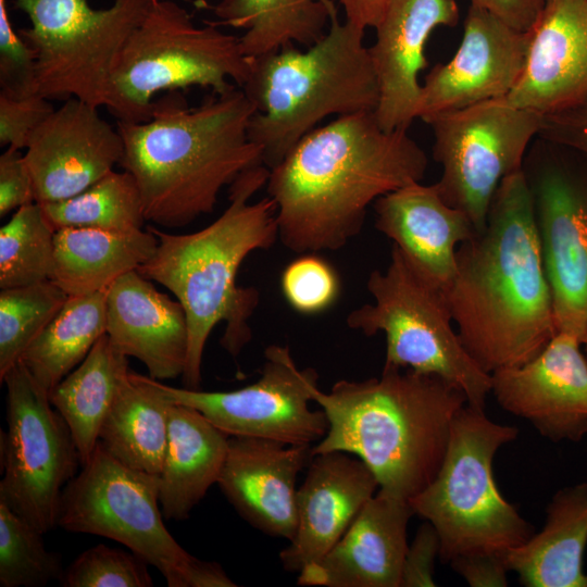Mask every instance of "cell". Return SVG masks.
<instances>
[{"mask_svg": "<svg viewBox=\"0 0 587 587\" xmlns=\"http://www.w3.org/2000/svg\"><path fill=\"white\" fill-rule=\"evenodd\" d=\"M158 242V237L148 228L135 232L58 229L51 280L68 296L108 290L118 277L146 263L154 254Z\"/></svg>", "mask_w": 587, "mask_h": 587, "instance_id": "obj_28", "label": "cell"}, {"mask_svg": "<svg viewBox=\"0 0 587 587\" xmlns=\"http://www.w3.org/2000/svg\"><path fill=\"white\" fill-rule=\"evenodd\" d=\"M8 430H1L0 500L46 534L58 525L62 492L80 458L49 392L20 362L2 378Z\"/></svg>", "mask_w": 587, "mask_h": 587, "instance_id": "obj_13", "label": "cell"}, {"mask_svg": "<svg viewBox=\"0 0 587 587\" xmlns=\"http://www.w3.org/2000/svg\"><path fill=\"white\" fill-rule=\"evenodd\" d=\"M0 92L15 98L35 95V57L14 29L7 0H0Z\"/></svg>", "mask_w": 587, "mask_h": 587, "instance_id": "obj_39", "label": "cell"}, {"mask_svg": "<svg viewBox=\"0 0 587 587\" xmlns=\"http://www.w3.org/2000/svg\"><path fill=\"white\" fill-rule=\"evenodd\" d=\"M412 515L409 501L378 489L332 549L298 573L297 584L400 587Z\"/></svg>", "mask_w": 587, "mask_h": 587, "instance_id": "obj_23", "label": "cell"}, {"mask_svg": "<svg viewBox=\"0 0 587 587\" xmlns=\"http://www.w3.org/2000/svg\"><path fill=\"white\" fill-rule=\"evenodd\" d=\"M491 394L552 442L587 435V357L577 335L557 332L528 362L491 373Z\"/></svg>", "mask_w": 587, "mask_h": 587, "instance_id": "obj_16", "label": "cell"}, {"mask_svg": "<svg viewBox=\"0 0 587 587\" xmlns=\"http://www.w3.org/2000/svg\"><path fill=\"white\" fill-rule=\"evenodd\" d=\"M471 5L482 9L510 27L527 33L541 14L547 0H470Z\"/></svg>", "mask_w": 587, "mask_h": 587, "instance_id": "obj_45", "label": "cell"}, {"mask_svg": "<svg viewBox=\"0 0 587 587\" xmlns=\"http://www.w3.org/2000/svg\"><path fill=\"white\" fill-rule=\"evenodd\" d=\"M254 108L234 86L190 108L180 90L154 100L151 117L117 121L124 153L120 166L135 179L147 222L184 227L211 213L224 186L263 164L248 134Z\"/></svg>", "mask_w": 587, "mask_h": 587, "instance_id": "obj_3", "label": "cell"}, {"mask_svg": "<svg viewBox=\"0 0 587 587\" xmlns=\"http://www.w3.org/2000/svg\"><path fill=\"white\" fill-rule=\"evenodd\" d=\"M249 71L239 37L213 22L196 26L184 7L155 0L118 54L105 109L118 122H145L158 93L192 86L222 93L241 87Z\"/></svg>", "mask_w": 587, "mask_h": 587, "instance_id": "obj_8", "label": "cell"}, {"mask_svg": "<svg viewBox=\"0 0 587 587\" xmlns=\"http://www.w3.org/2000/svg\"><path fill=\"white\" fill-rule=\"evenodd\" d=\"M587 482L559 489L538 533L505 555L526 587H587Z\"/></svg>", "mask_w": 587, "mask_h": 587, "instance_id": "obj_27", "label": "cell"}, {"mask_svg": "<svg viewBox=\"0 0 587 587\" xmlns=\"http://www.w3.org/2000/svg\"><path fill=\"white\" fill-rule=\"evenodd\" d=\"M154 1L15 0L30 21L17 32L35 57L36 93L105 108L118 54Z\"/></svg>", "mask_w": 587, "mask_h": 587, "instance_id": "obj_11", "label": "cell"}, {"mask_svg": "<svg viewBox=\"0 0 587 587\" xmlns=\"http://www.w3.org/2000/svg\"><path fill=\"white\" fill-rule=\"evenodd\" d=\"M580 344H582V348L584 349V352L587 357V325L582 334V337H580Z\"/></svg>", "mask_w": 587, "mask_h": 587, "instance_id": "obj_47", "label": "cell"}, {"mask_svg": "<svg viewBox=\"0 0 587 587\" xmlns=\"http://www.w3.org/2000/svg\"><path fill=\"white\" fill-rule=\"evenodd\" d=\"M55 229L42 207L17 209L0 229V288L51 280L54 268Z\"/></svg>", "mask_w": 587, "mask_h": 587, "instance_id": "obj_34", "label": "cell"}, {"mask_svg": "<svg viewBox=\"0 0 587 587\" xmlns=\"http://www.w3.org/2000/svg\"><path fill=\"white\" fill-rule=\"evenodd\" d=\"M378 488L360 458L344 451L313 454L297 490L296 532L278 555L283 569L299 573L327 553Z\"/></svg>", "mask_w": 587, "mask_h": 587, "instance_id": "obj_22", "label": "cell"}, {"mask_svg": "<svg viewBox=\"0 0 587 587\" xmlns=\"http://www.w3.org/2000/svg\"><path fill=\"white\" fill-rule=\"evenodd\" d=\"M210 8L215 25L243 30L241 52L254 59L288 46L313 45L328 29L337 7L333 0H221Z\"/></svg>", "mask_w": 587, "mask_h": 587, "instance_id": "obj_30", "label": "cell"}, {"mask_svg": "<svg viewBox=\"0 0 587 587\" xmlns=\"http://www.w3.org/2000/svg\"><path fill=\"white\" fill-rule=\"evenodd\" d=\"M58 525L113 539L154 566L168 587H235L216 562L185 550L163 523L158 477L135 471L98 441L65 486Z\"/></svg>", "mask_w": 587, "mask_h": 587, "instance_id": "obj_9", "label": "cell"}, {"mask_svg": "<svg viewBox=\"0 0 587 587\" xmlns=\"http://www.w3.org/2000/svg\"><path fill=\"white\" fill-rule=\"evenodd\" d=\"M458 21L455 0L390 1L369 47L379 91L374 114L384 129L408 130L417 118L428 38L436 28L454 26Z\"/></svg>", "mask_w": 587, "mask_h": 587, "instance_id": "obj_20", "label": "cell"}, {"mask_svg": "<svg viewBox=\"0 0 587 587\" xmlns=\"http://www.w3.org/2000/svg\"><path fill=\"white\" fill-rule=\"evenodd\" d=\"M40 205L55 230L95 228L135 232L143 229L147 222L138 186L124 170L112 171L71 198Z\"/></svg>", "mask_w": 587, "mask_h": 587, "instance_id": "obj_33", "label": "cell"}, {"mask_svg": "<svg viewBox=\"0 0 587 587\" xmlns=\"http://www.w3.org/2000/svg\"><path fill=\"white\" fill-rule=\"evenodd\" d=\"M440 540L434 526L425 521L408 545L400 587H433L435 561L439 559Z\"/></svg>", "mask_w": 587, "mask_h": 587, "instance_id": "obj_41", "label": "cell"}, {"mask_svg": "<svg viewBox=\"0 0 587 587\" xmlns=\"http://www.w3.org/2000/svg\"><path fill=\"white\" fill-rule=\"evenodd\" d=\"M170 405L154 378L129 369L102 423L99 441L126 466L158 477L166 446Z\"/></svg>", "mask_w": 587, "mask_h": 587, "instance_id": "obj_29", "label": "cell"}, {"mask_svg": "<svg viewBox=\"0 0 587 587\" xmlns=\"http://www.w3.org/2000/svg\"><path fill=\"white\" fill-rule=\"evenodd\" d=\"M42 533L0 500V585L42 587L61 583V559L45 547Z\"/></svg>", "mask_w": 587, "mask_h": 587, "instance_id": "obj_36", "label": "cell"}, {"mask_svg": "<svg viewBox=\"0 0 587 587\" xmlns=\"http://www.w3.org/2000/svg\"><path fill=\"white\" fill-rule=\"evenodd\" d=\"M342 7L346 21L366 29L374 28L383 17L391 0H337Z\"/></svg>", "mask_w": 587, "mask_h": 587, "instance_id": "obj_46", "label": "cell"}, {"mask_svg": "<svg viewBox=\"0 0 587 587\" xmlns=\"http://www.w3.org/2000/svg\"><path fill=\"white\" fill-rule=\"evenodd\" d=\"M527 34L524 67L507 102L542 117L587 104V0H547Z\"/></svg>", "mask_w": 587, "mask_h": 587, "instance_id": "obj_19", "label": "cell"}, {"mask_svg": "<svg viewBox=\"0 0 587 587\" xmlns=\"http://www.w3.org/2000/svg\"><path fill=\"white\" fill-rule=\"evenodd\" d=\"M107 294L68 296L20 362L50 392L87 357L107 328Z\"/></svg>", "mask_w": 587, "mask_h": 587, "instance_id": "obj_32", "label": "cell"}, {"mask_svg": "<svg viewBox=\"0 0 587 587\" xmlns=\"http://www.w3.org/2000/svg\"><path fill=\"white\" fill-rule=\"evenodd\" d=\"M53 111L51 101L37 93L15 98L0 92V145L25 149L34 130Z\"/></svg>", "mask_w": 587, "mask_h": 587, "instance_id": "obj_40", "label": "cell"}, {"mask_svg": "<svg viewBox=\"0 0 587 587\" xmlns=\"http://www.w3.org/2000/svg\"><path fill=\"white\" fill-rule=\"evenodd\" d=\"M98 107L71 98L34 130L24 159L39 204L71 198L114 171L123 138Z\"/></svg>", "mask_w": 587, "mask_h": 587, "instance_id": "obj_17", "label": "cell"}, {"mask_svg": "<svg viewBox=\"0 0 587 587\" xmlns=\"http://www.w3.org/2000/svg\"><path fill=\"white\" fill-rule=\"evenodd\" d=\"M312 455V445L232 436L216 484L247 523L289 541L297 527V478Z\"/></svg>", "mask_w": 587, "mask_h": 587, "instance_id": "obj_21", "label": "cell"}, {"mask_svg": "<svg viewBox=\"0 0 587 587\" xmlns=\"http://www.w3.org/2000/svg\"><path fill=\"white\" fill-rule=\"evenodd\" d=\"M527 43V33L470 5L457 52L425 76L417 118L504 99L522 74Z\"/></svg>", "mask_w": 587, "mask_h": 587, "instance_id": "obj_18", "label": "cell"}, {"mask_svg": "<svg viewBox=\"0 0 587 587\" xmlns=\"http://www.w3.org/2000/svg\"><path fill=\"white\" fill-rule=\"evenodd\" d=\"M375 227L413 267L442 291L453 277L457 250L476 232L461 210L449 205L435 184L411 183L374 202Z\"/></svg>", "mask_w": 587, "mask_h": 587, "instance_id": "obj_25", "label": "cell"}, {"mask_svg": "<svg viewBox=\"0 0 587 587\" xmlns=\"http://www.w3.org/2000/svg\"><path fill=\"white\" fill-rule=\"evenodd\" d=\"M282 289L296 311L312 314L327 309L336 300L339 282L328 263L307 254L286 266L282 275Z\"/></svg>", "mask_w": 587, "mask_h": 587, "instance_id": "obj_38", "label": "cell"}, {"mask_svg": "<svg viewBox=\"0 0 587 587\" xmlns=\"http://www.w3.org/2000/svg\"><path fill=\"white\" fill-rule=\"evenodd\" d=\"M433 136V158L441 167L435 183L441 198L483 230L502 180L523 168L544 117L496 99L423 118Z\"/></svg>", "mask_w": 587, "mask_h": 587, "instance_id": "obj_12", "label": "cell"}, {"mask_svg": "<svg viewBox=\"0 0 587 587\" xmlns=\"http://www.w3.org/2000/svg\"><path fill=\"white\" fill-rule=\"evenodd\" d=\"M128 370L127 357L104 334L83 362L49 392L51 404L68 425L82 465L93 453L102 423Z\"/></svg>", "mask_w": 587, "mask_h": 587, "instance_id": "obj_31", "label": "cell"}, {"mask_svg": "<svg viewBox=\"0 0 587 587\" xmlns=\"http://www.w3.org/2000/svg\"><path fill=\"white\" fill-rule=\"evenodd\" d=\"M523 172L557 330L580 338L587 325V166L536 149L526 154Z\"/></svg>", "mask_w": 587, "mask_h": 587, "instance_id": "obj_15", "label": "cell"}, {"mask_svg": "<svg viewBox=\"0 0 587 587\" xmlns=\"http://www.w3.org/2000/svg\"><path fill=\"white\" fill-rule=\"evenodd\" d=\"M229 436L198 410L171 402L167 438L158 475L163 517L184 521L217 483Z\"/></svg>", "mask_w": 587, "mask_h": 587, "instance_id": "obj_26", "label": "cell"}, {"mask_svg": "<svg viewBox=\"0 0 587 587\" xmlns=\"http://www.w3.org/2000/svg\"><path fill=\"white\" fill-rule=\"evenodd\" d=\"M364 33L341 22L336 8L328 29L313 45L249 59L240 87L254 108L248 134L267 168L325 118L375 111L379 91Z\"/></svg>", "mask_w": 587, "mask_h": 587, "instance_id": "obj_6", "label": "cell"}, {"mask_svg": "<svg viewBox=\"0 0 587 587\" xmlns=\"http://www.w3.org/2000/svg\"><path fill=\"white\" fill-rule=\"evenodd\" d=\"M270 168L250 167L229 185L228 205L210 225L189 234L147 228L158 237L154 254L137 271L167 288L183 304L188 324V353L183 374L185 388L200 389L204 347L212 329L225 322L222 347L237 357L251 340L249 320L260 294L240 287L237 274L255 250L271 248L278 237L274 201L251 198L266 185Z\"/></svg>", "mask_w": 587, "mask_h": 587, "instance_id": "obj_4", "label": "cell"}, {"mask_svg": "<svg viewBox=\"0 0 587 587\" xmlns=\"http://www.w3.org/2000/svg\"><path fill=\"white\" fill-rule=\"evenodd\" d=\"M105 334L120 353L143 363L150 377L183 376L188 353L185 309L138 271L122 275L108 289Z\"/></svg>", "mask_w": 587, "mask_h": 587, "instance_id": "obj_24", "label": "cell"}, {"mask_svg": "<svg viewBox=\"0 0 587 587\" xmlns=\"http://www.w3.org/2000/svg\"><path fill=\"white\" fill-rule=\"evenodd\" d=\"M317 379L314 369L297 366L287 346L271 345L264 350L260 377L236 390L202 391L154 380L171 402L198 410L229 437L313 446L328 427L324 411L310 407Z\"/></svg>", "mask_w": 587, "mask_h": 587, "instance_id": "obj_14", "label": "cell"}, {"mask_svg": "<svg viewBox=\"0 0 587 587\" xmlns=\"http://www.w3.org/2000/svg\"><path fill=\"white\" fill-rule=\"evenodd\" d=\"M517 435L516 427L491 421L485 409L466 403L457 414L436 476L409 500L414 514L436 529L441 562L482 553L505 557L535 533L494 476L497 451Z\"/></svg>", "mask_w": 587, "mask_h": 587, "instance_id": "obj_7", "label": "cell"}, {"mask_svg": "<svg viewBox=\"0 0 587 587\" xmlns=\"http://www.w3.org/2000/svg\"><path fill=\"white\" fill-rule=\"evenodd\" d=\"M427 165L408 130L384 129L374 112L316 127L270 170L266 196L276 205L279 240L296 253L342 248L372 203L422 182Z\"/></svg>", "mask_w": 587, "mask_h": 587, "instance_id": "obj_2", "label": "cell"}, {"mask_svg": "<svg viewBox=\"0 0 587 587\" xmlns=\"http://www.w3.org/2000/svg\"><path fill=\"white\" fill-rule=\"evenodd\" d=\"M455 259L442 292L473 359L491 374L536 357L558 330L523 168L502 180L485 227Z\"/></svg>", "mask_w": 587, "mask_h": 587, "instance_id": "obj_1", "label": "cell"}, {"mask_svg": "<svg viewBox=\"0 0 587 587\" xmlns=\"http://www.w3.org/2000/svg\"><path fill=\"white\" fill-rule=\"evenodd\" d=\"M196 4L199 5V7L205 8L207 7V0H198Z\"/></svg>", "mask_w": 587, "mask_h": 587, "instance_id": "obj_48", "label": "cell"}, {"mask_svg": "<svg viewBox=\"0 0 587 587\" xmlns=\"http://www.w3.org/2000/svg\"><path fill=\"white\" fill-rule=\"evenodd\" d=\"M68 295L52 280L0 291V382L59 313Z\"/></svg>", "mask_w": 587, "mask_h": 587, "instance_id": "obj_35", "label": "cell"}, {"mask_svg": "<svg viewBox=\"0 0 587 587\" xmlns=\"http://www.w3.org/2000/svg\"><path fill=\"white\" fill-rule=\"evenodd\" d=\"M312 401L325 413V436L312 454L344 451L360 458L379 490L409 501L436 476L465 395L436 375L384 366L378 377L317 385Z\"/></svg>", "mask_w": 587, "mask_h": 587, "instance_id": "obj_5", "label": "cell"}, {"mask_svg": "<svg viewBox=\"0 0 587 587\" xmlns=\"http://www.w3.org/2000/svg\"><path fill=\"white\" fill-rule=\"evenodd\" d=\"M64 587H151L148 562L122 549L99 544L80 553L64 571Z\"/></svg>", "mask_w": 587, "mask_h": 587, "instance_id": "obj_37", "label": "cell"}, {"mask_svg": "<svg viewBox=\"0 0 587 587\" xmlns=\"http://www.w3.org/2000/svg\"><path fill=\"white\" fill-rule=\"evenodd\" d=\"M539 135L551 143L587 157V104L544 116Z\"/></svg>", "mask_w": 587, "mask_h": 587, "instance_id": "obj_43", "label": "cell"}, {"mask_svg": "<svg viewBox=\"0 0 587 587\" xmlns=\"http://www.w3.org/2000/svg\"><path fill=\"white\" fill-rule=\"evenodd\" d=\"M7 148L0 155V216L36 202L32 175L24 153Z\"/></svg>", "mask_w": 587, "mask_h": 587, "instance_id": "obj_42", "label": "cell"}, {"mask_svg": "<svg viewBox=\"0 0 587 587\" xmlns=\"http://www.w3.org/2000/svg\"><path fill=\"white\" fill-rule=\"evenodd\" d=\"M449 565L471 587H505L510 572L505 557L471 554L452 560Z\"/></svg>", "mask_w": 587, "mask_h": 587, "instance_id": "obj_44", "label": "cell"}, {"mask_svg": "<svg viewBox=\"0 0 587 587\" xmlns=\"http://www.w3.org/2000/svg\"><path fill=\"white\" fill-rule=\"evenodd\" d=\"M366 287L374 302L352 310L346 323L369 337L384 333V366L439 376L459 388L469 404L485 409L491 374L463 346L442 290L395 245L387 267L371 272Z\"/></svg>", "mask_w": 587, "mask_h": 587, "instance_id": "obj_10", "label": "cell"}]
</instances>
